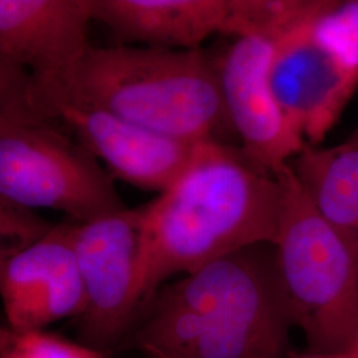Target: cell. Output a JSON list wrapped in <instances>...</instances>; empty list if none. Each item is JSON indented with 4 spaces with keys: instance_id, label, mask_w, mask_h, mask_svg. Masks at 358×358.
Instances as JSON below:
<instances>
[{
    "instance_id": "obj_1",
    "label": "cell",
    "mask_w": 358,
    "mask_h": 358,
    "mask_svg": "<svg viewBox=\"0 0 358 358\" xmlns=\"http://www.w3.org/2000/svg\"><path fill=\"white\" fill-rule=\"evenodd\" d=\"M141 207L140 310L174 275L192 273L247 247L273 245L282 220V183L241 148L201 142L178 178Z\"/></svg>"
},
{
    "instance_id": "obj_2",
    "label": "cell",
    "mask_w": 358,
    "mask_h": 358,
    "mask_svg": "<svg viewBox=\"0 0 358 358\" xmlns=\"http://www.w3.org/2000/svg\"><path fill=\"white\" fill-rule=\"evenodd\" d=\"M294 328L272 244L235 251L157 291L118 350L170 358H282Z\"/></svg>"
},
{
    "instance_id": "obj_3",
    "label": "cell",
    "mask_w": 358,
    "mask_h": 358,
    "mask_svg": "<svg viewBox=\"0 0 358 358\" xmlns=\"http://www.w3.org/2000/svg\"><path fill=\"white\" fill-rule=\"evenodd\" d=\"M31 78L179 141L229 143L236 136L217 63L199 48L90 45L65 76Z\"/></svg>"
},
{
    "instance_id": "obj_4",
    "label": "cell",
    "mask_w": 358,
    "mask_h": 358,
    "mask_svg": "<svg viewBox=\"0 0 358 358\" xmlns=\"http://www.w3.org/2000/svg\"><path fill=\"white\" fill-rule=\"evenodd\" d=\"M28 80L0 59V196L80 223L127 208L99 159L32 105Z\"/></svg>"
},
{
    "instance_id": "obj_5",
    "label": "cell",
    "mask_w": 358,
    "mask_h": 358,
    "mask_svg": "<svg viewBox=\"0 0 358 358\" xmlns=\"http://www.w3.org/2000/svg\"><path fill=\"white\" fill-rule=\"evenodd\" d=\"M276 177L282 210L273 248L294 327L310 352L344 353L358 332V251L321 217L291 164Z\"/></svg>"
},
{
    "instance_id": "obj_6",
    "label": "cell",
    "mask_w": 358,
    "mask_h": 358,
    "mask_svg": "<svg viewBox=\"0 0 358 358\" xmlns=\"http://www.w3.org/2000/svg\"><path fill=\"white\" fill-rule=\"evenodd\" d=\"M142 207L75 222L73 248L87 306L78 316L81 344L106 352L125 341L140 312L137 269Z\"/></svg>"
},
{
    "instance_id": "obj_7",
    "label": "cell",
    "mask_w": 358,
    "mask_h": 358,
    "mask_svg": "<svg viewBox=\"0 0 358 358\" xmlns=\"http://www.w3.org/2000/svg\"><path fill=\"white\" fill-rule=\"evenodd\" d=\"M28 96L40 113L103 161L110 176L142 190L165 192L189 165L198 145L134 125L103 108L36 83L31 75Z\"/></svg>"
},
{
    "instance_id": "obj_8",
    "label": "cell",
    "mask_w": 358,
    "mask_h": 358,
    "mask_svg": "<svg viewBox=\"0 0 358 358\" xmlns=\"http://www.w3.org/2000/svg\"><path fill=\"white\" fill-rule=\"evenodd\" d=\"M279 36H238L217 63L227 115L243 153L278 176L307 143L292 128L269 85Z\"/></svg>"
},
{
    "instance_id": "obj_9",
    "label": "cell",
    "mask_w": 358,
    "mask_h": 358,
    "mask_svg": "<svg viewBox=\"0 0 358 358\" xmlns=\"http://www.w3.org/2000/svg\"><path fill=\"white\" fill-rule=\"evenodd\" d=\"M73 224L53 226L36 243L1 259L0 292L7 328L43 331L84 312L87 299L73 248Z\"/></svg>"
},
{
    "instance_id": "obj_10",
    "label": "cell",
    "mask_w": 358,
    "mask_h": 358,
    "mask_svg": "<svg viewBox=\"0 0 358 358\" xmlns=\"http://www.w3.org/2000/svg\"><path fill=\"white\" fill-rule=\"evenodd\" d=\"M310 15L276 38L269 85L292 128L307 145L317 146L356 90L313 38Z\"/></svg>"
},
{
    "instance_id": "obj_11",
    "label": "cell",
    "mask_w": 358,
    "mask_h": 358,
    "mask_svg": "<svg viewBox=\"0 0 358 358\" xmlns=\"http://www.w3.org/2000/svg\"><path fill=\"white\" fill-rule=\"evenodd\" d=\"M92 20L90 0H0V59L60 78L90 48Z\"/></svg>"
},
{
    "instance_id": "obj_12",
    "label": "cell",
    "mask_w": 358,
    "mask_h": 358,
    "mask_svg": "<svg viewBox=\"0 0 358 358\" xmlns=\"http://www.w3.org/2000/svg\"><path fill=\"white\" fill-rule=\"evenodd\" d=\"M93 19L125 41L198 48L220 32L229 0H90Z\"/></svg>"
},
{
    "instance_id": "obj_13",
    "label": "cell",
    "mask_w": 358,
    "mask_h": 358,
    "mask_svg": "<svg viewBox=\"0 0 358 358\" xmlns=\"http://www.w3.org/2000/svg\"><path fill=\"white\" fill-rule=\"evenodd\" d=\"M291 167L321 217L358 251V137L331 148L307 145Z\"/></svg>"
},
{
    "instance_id": "obj_14",
    "label": "cell",
    "mask_w": 358,
    "mask_h": 358,
    "mask_svg": "<svg viewBox=\"0 0 358 358\" xmlns=\"http://www.w3.org/2000/svg\"><path fill=\"white\" fill-rule=\"evenodd\" d=\"M309 28L345 77L358 85V0H324L309 16Z\"/></svg>"
},
{
    "instance_id": "obj_15",
    "label": "cell",
    "mask_w": 358,
    "mask_h": 358,
    "mask_svg": "<svg viewBox=\"0 0 358 358\" xmlns=\"http://www.w3.org/2000/svg\"><path fill=\"white\" fill-rule=\"evenodd\" d=\"M324 0H229L222 34L280 36L313 13Z\"/></svg>"
},
{
    "instance_id": "obj_16",
    "label": "cell",
    "mask_w": 358,
    "mask_h": 358,
    "mask_svg": "<svg viewBox=\"0 0 358 358\" xmlns=\"http://www.w3.org/2000/svg\"><path fill=\"white\" fill-rule=\"evenodd\" d=\"M0 358H103V353L44 331L6 328L0 333Z\"/></svg>"
},
{
    "instance_id": "obj_17",
    "label": "cell",
    "mask_w": 358,
    "mask_h": 358,
    "mask_svg": "<svg viewBox=\"0 0 358 358\" xmlns=\"http://www.w3.org/2000/svg\"><path fill=\"white\" fill-rule=\"evenodd\" d=\"M32 210L0 196L1 259L36 243L53 229Z\"/></svg>"
},
{
    "instance_id": "obj_18",
    "label": "cell",
    "mask_w": 358,
    "mask_h": 358,
    "mask_svg": "<svg viewBox=\"0 0 358 358\" xmlns=\"http://www.w3.org/2000/svg\"><path fill=\"white\" fill-rule=\"evenodd\" d=\"M282 358H346L344 353H315L310 352L309 355H304V356H296V357H282Z\"/></svg>"
},
{
    "instance_id": "obj_19",
    "label": "cell",
    "mask_w": 358,
    "mask_h": 358,
    "mask_svg": "<svg viewBox=\"0 0 358 358\" xmlns=\"http://www.w3.org/2000/svg\"><path fill=\"white\" fill-rule=\"evenodd\" d=\"M344 355H345L346 358H358V332L355 336L352 344L344 352Z\"/></svg>"
},
{
    "instance_id": "obj_20",
    "label": "cell",
    "mask_w": 358,
    "mask_h": 358,
    "mask_svg": "<svg viewBox=\"0 0 358 358\" xmlns=\"http://www.w3.org/2000/svg\"><path fill=\"white\" fill-rule=\"evenodd\" d=\"M142 353H145L148 358H170L165 356L164 353H161V352L154 350V349H145V350H142Z\"/></svg>"
}]
</instances>
